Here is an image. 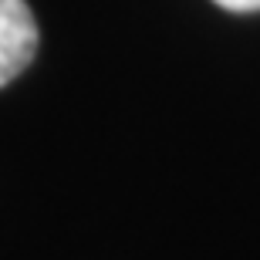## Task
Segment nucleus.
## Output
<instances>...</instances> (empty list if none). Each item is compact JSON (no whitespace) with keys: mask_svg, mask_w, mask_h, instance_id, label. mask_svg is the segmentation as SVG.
Masks as SVG:
<instances>
[{"mask_svg":"<svg viewBox=\"0 0 260 260\" xmlns=\"http://www.w3.org/2000/svg\"><path fill=\"white\" fill-rule=\"evenodd\" d=\"M38 51V24L24 0H0V88L10 85Z\"/></svg>","mask_w":260,"mask_h":260,"instance_id":"nucleus-1","label":"nucleus"},{"mask_svg":"<svg viewBox=\"0 0 260 260\" xmlns=\"http://www.w3.org/2000/svg\"><path fill=\"white\" fill-rule=\"evenodd\" d=\"M220 4L223 10H237V14H247V10H260V0H213Z\"/></svg>","mask_w":260,"mask_h":260,"instance_id":"nucleus-2","label":"nucleus"}]
</instances>
